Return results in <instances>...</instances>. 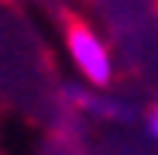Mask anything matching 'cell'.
I'll return each instance as SVG.
<instances>
[{
    "instance_id": "2",
    "label": "cell",
    "mask_w": 158,
    "mask_h": 155,
    "mask_svg": "<svg viewBox=\"0 0 158 155\" xmlns=\"http://www.w3.org/2000/svg\"><path fill=\"white\" fill-rule=\"evenodd\" d=\"M144 131H148L151 141H158V100L151 103V110H148V117H144Z\"/></svg>"
},
{
    "instance_id": "1",
    "label": "cell",
    "mask_w": 158,
    "mask_h": 155,
    "mask_svg": "<svg viewBox=\"0 0 158 155\" xmlns=\"http://www.w3.org/2000/svg\"><path fill=\"white\" fill-rule=\"evenodd\" d=\"M65 52H69V62L79 72L89 90H110L114 83V55L107 41H103L93 28L86 24H72L69 35H65Z\"/></svg>"
}]
</instances>
